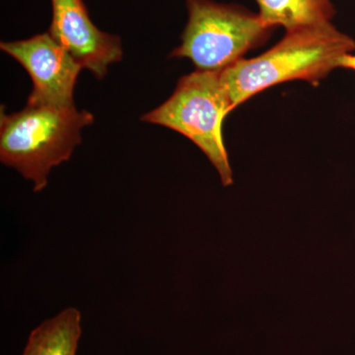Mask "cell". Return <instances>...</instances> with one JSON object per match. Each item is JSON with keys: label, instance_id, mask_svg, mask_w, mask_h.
<instances>
[{"label": "cell", "instance_id": "1", "mask_svg": "<svg viewBox=\"0 0 355 355\" xmlns=\"http://www.w3.org/2000/svg\"><path fill=\"white\" fill-rule=\"evenodd\" d=\"M354 51V40L331 22L304 26L286 31L284 39L263 55L242 58L222 70V83L235 110L279 83L304 80L318 86Z\"/></svg>", "mask_w": 355, "mask_h": 355}, {"label": "cell", "instance_id": "2", "mask_svg": "<svg viewBox=\"0 0 355 355\" xmlns=\"http://www.w3.org/2000/svg\"><path fill=\"white\" fill-rule=\"evenodd\" d=\"M94 116L76 106L33 104L11 114L1 111L0 160L43 191L53 168L67 162L83 141L81 130Z\"/></svg>", "mask_w": 355, "mask_h": 355}, {"label": "cell", "instance_id": "3", "mask_svg": "<svg viewBox=\"0 0 355 355\" xmlns=\"http://www.w3.org/2000/svg\"><path fill=\"white\" fill-rule=\"evenodd\" d=\"M233 111L221 71L196 70L178 81L171 97L144 114L142 121L163 125L188 137L205 154L224 187L233 184V172L222 137L224 119Z\"/></svg>", "mask_w": 355, "mask_h": 355}, {"label": "cell", "instance_id": "4", "mask_svg": "<svg viewBox=\"0 0 355 355\" xmlns=\"http://www.w3.org/2000/svg\"><path fill=\"white\" fill-rule=\"evenodd\" d=\"M188 22L171 58L191 60L197 70L222 71L266 43L273 28L258 14L214 0H186Z\"/></svg>", "mask_w": 355, "mask_h": 355}, {"label": "cell", "instance_id": "5", "mask_svg": "<svg viewBox=\"0 0 355 355\" xmlns=\"http://www.w3.org/2000/svg\"><path fill=\"white\" fill-rule=\"evenodd\" d=\"M0 49L26 69L33 81L27 103L71 107L83 67L50 33L21 41L1 42Z\"/></svg>", "mask_w": 355, "mask_h": 355}, {"label": "cell", "instance_id": "6", "mask_svg": "<svg viewBox=\"0 0 355 355\" xmlns=\"http://www.w3.org/2000/svg\"><path fill=\"white\" fill-rule=\"evenodd\" d=\"M51 3L53 17L49 33L83 69L101 80L110 65L123 58L120 37L96 27L83 0H51Z\"/></svg>", "mask_w": 355, "mask_h": 355}, {"label": "cell", "instance_id": "7", "mask_svg": "<svg viewBox=\"0 0 355 355\" xmlns=\"http://www.w3.org/2000/svg\"><path fill=\"white\" fill-rule=\"evenodd\" d=\"M81 333V313L65 308L32 331L22 355H76Z\"/></svg>", "mask_w": 355, "mask_h": 355}, {"label": "cell", "instance_id": "8", "mask_svg": "<svg viewBox=\"0 0 355 355\" xmlns=\"http://www.w3.org/2000/svg\"><path fill=\"white\" fill-rule=\"evenodd\" d=\"M261 19L275 28L284 26L286 31L304 26L331 22L336 9L331 0H256Z\"/></svg>", "mask_w": 355, "mask_h": 355}, {"label": "cell", "instance_id": "9", "mask_svg": "<svg viewBox=\"0 0 355 355\" xmlns=\"http://www.w3.org/2000/svg\"><path fill=\"white\" fill-rule=\"evenodd\" d=\"M343 69H352L355 71V55H345L340 62V67Z\"/></svg>", "mask_w": 355, "mask_h": 355}]
</instances>
